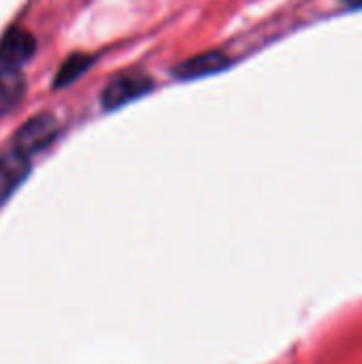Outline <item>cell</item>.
Returning a JSON list of instances; mask_svg holds the SVG:
<instances>
[{
	"label": "cell",
	"mask_w": 362,
	"mask_h": 364,
	"mask_svg": "<svg viewBox=\"0 0 362 364\" xmlns=\"http://www.w3.org/2000/svg\"><path fill=\"white\" fill-rule=\"evenodd\" d=\"M58 132H60L58 119L51 113H38V115L30 117L17 130V134H15V149L30 158L32 154H38L45 147H49L55 141Z\"/></svg>",
	"instance_id": "6da1fadb"
},
{
	"label": "cell",
	"mask_w": 362,
	"mask_h": 364,
	"mask_svg": "<svg viewBox=\"0 0 362 364\" xmlns=\"http://www.w3.org/2000/svg\"><path fill=\"white\" fill-rule=\"evenodd\" d=\"M154 90V81L143 73H126L115 77L102 92V109H119Z\"/></svg>",
	"instance_id": "7a4b0ae2"
},
{
	"label": "cell",
	"mask_w": 362,
	"mask_h": 364,
	"mask_svg": "<svg viewBox=\"0 0 362 364\" xmlns=\"http://www.w3.org/2000/svg\"><path fill=\"white\" fill-rule=\"evenodd\" d=\"M36 51L34 36L23 28H11L0 41V62L4 66L21 68Z\"/></svg>",
	"instance_id": "3957f363"
},
{
	"label": "cell",
	"mask_w": 362,
	"mask_h": 364,
	"mask_svg": "<svg viewBox=\"0 0 362 364\" xmlns=\"http://www.w3.org/2000/svg\"><path fill=\"white\" fill-rule=\"evenodd\" d=\"M230 58L222 51H203L198 55H192L183 62H179L175 66V77L181 81H190V79H201V77H209L215 75L224 68H228Z\"/></svg>",
	"instance_id": "277c9868"
},
{
	"label": "cell",
	"mask_w": 362,
	"mask_h": 364,
	"mask_svg": "<svg viewBox=\"0 0 362 364\" xmlns=\"http://www.w3.org/2000/svg\"><path fill=\"white\" fill-rule=\"evenodd\" d=\"M30 173V158L17 149L0 154V203H4Z\"/></svg>",
	"instance_id": "5b68a950"
},
{
	"label": "cell",
	"mask_w": 362,
	"mask_h": 364,
	"mask_svg": "<svg viewBox=\"0 0 362 364\" xmlns=\"http://www.w3.org/2000/svg\"><path fill=\"white\" fill-rule=\"evenodd\" d=\"M26 94V79L21 68L0 64V115L11 113Z\"/></svg>",
	"instance_id": "8992f818"
},
{
	"label": "cell",
	"mask_w": 362,
	"mask_h": 364,
	"mask_svg": "<svg viewBox=\"0 0 362 364\" xmlns=\"http://www.w3.org/2000/svg\"><path fill=\"white\" fill-rule=\"evenodd\" d=\"M94 58L85 55V53H73L58 70L55 79H53V87H64V85H70L75 79H79L85 70H90Z\"/></svg>",
	"instance_id": "52a82bcc"
},
{
	"label": "cell",
	"mask_w": 362,
	"mask_h": 364,
	"mask_svg": "<svg viewBox=\"0 0 362 364\" xmlns=\"http://www.w3.org/2000/svg\"><path fill=\"white\" fill-rule=\"evenodd\" d=\"M348 6H352V9H361L362 6V0H344Z\"/></svg>",
	"instance_id": "ba28073f"
}]
</instances>
